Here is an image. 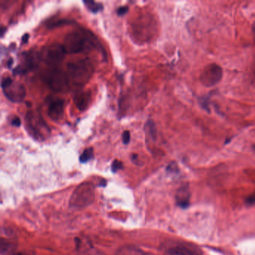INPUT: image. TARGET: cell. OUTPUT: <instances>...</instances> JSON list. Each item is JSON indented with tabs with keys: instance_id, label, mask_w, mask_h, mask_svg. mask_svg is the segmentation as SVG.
Here are the masks:
<instances>
[{
	"instance_id": "obj_1",
	"label": "cell",
	"mask_w": 255,
	"mask_h": 255,
	"mask_svg": "<svg viewBox=\"0 0 255 255\" xmlns=\"http://www.w3.org/2000/svg\"><path fill=\"white\" fill-rule=\"evenodd\" d=\"M68 76L77 85L87 83L94 72L93 65L89 59H80L68 64Z\"/></svg>"
},
{
	"instance_id": "obj_2",
	"label": "cell",
	"mask_w": 255,
	"mask_h": 255,
	"mask_svg": "<svg viewBox=\"0 0 255 255\" xmlns=\"http://www.w3.org/2000/svg\"><path fill=\"white\" fill-rule=\"evenodd\" d=\"M88 44L94 45L90 37L78 31H73L65 36L63 45L66 53H79L86 49Z\"/></svg>"
},
{
	"instance_id": "obj_3",
	"label": "cell",
	"mask_w": 255,
	"mask_h": 255,
	"mask_svg": "<svg viewBox=\"0 0 255 255\" xmlns=\"http://www.w3.org/2000/svg\"><path fill=\"white\" fill-rule=\"evenodd\" d=\"M44 80L50 89L55 92H66L69 88V77L66 73L58 68H52L44 73Z\"/></svg>"
},
{
	"instance_id": "obj_4",
	"label": "cell",
	"mask_w": 255,
	"mask_h": 255,
	"mask_svg": "<svg viewBox=\"0 0 255 255\" xmlns=\"http://www.w3.org/2000/svg\"><path fill=\"white\" fill-rule=\"evenodd\" d=\"M95 188L90 183H83L74 191L71 199V206L77 208L86 207L93 201Z\"/></svg>"
},
{
	"instance_id": "obj_5",
	"label": "cell",
	"mask_w": 255,
	"mask_h": 255,
	"mask_svg": "<svg viewBox=\"0 0 255 255\" xmlns=\"http://www.w3.org/2000/svg\"><path fill=\"white\" fill-rule=\"evenodd\" d=\"M65 54L66 52L62 44L53 43L43 48L40 57L50 66L56 67L63 61Z\"/></svg>"
},
{
	"instance_id": "obj_6",
	"label": "cell",
	"mask_w": 255,
	"mask_h": 255,
	"mask_svg": "<svg viewBox=\"0 0 255 255\" xmlns=\"http://www.w3.org/2000/svg\"><path fill=\"white\" fill-rule=\"evenodd\" d=\"M223 78V70L217 64H210L203 70L200 76L201 84L210 88L216 86Z\"/></svg>"
},
{
	"instance_id": "obj_7",
	"label": "cell",
	"mask_w": 255,
	"mask_h": 255,
	"mask_svg": "<svg viewBox=\"0 0 255 255\" xmlns=\"http://www.w3.org/2000/svg\"><path fill=\"white\" fill-rule=\"evenodd\" d=\"M26 122L29 130L37 138H42L46 134L50 133V129L44 119L41 118V115L35 114L32 112L29 113L26 116Z\"/></svg>"
},
{
	"instance_id": "obj_8",
	"label": "cell",
	"mask_w": 255,
	"mask_h": 255,
	"mask_svg": "<svg viewBox=\"0 0 255 255\" xmlns=\"http://www.w3.org/2000/svg\"><path fill=\"white\" fill-rule=\"evenodd\" d=\"M3 93L5 97L11 102L20 103L24 100L26 97V89L24 86L21 83H14L7 88L3 89Z\"/></svg>"
},
{
	"instance_id": "obj_9",
	"label": "cell",
	"mask_w": 255,
	"mask_h": 255,
	"mask_svg": "<svg viewBox=\"0 0 255 255\" xmlns=\"http://www.w3.org/2000/svg\"><path fill=\"white\" fill-rule=\"evenodd\" d=\"M64 110H65V101L63 100H53L49 104V117L54 122H59L63 117Z\"/></svg>"
},
{
	"instance_id": "obj_10",
	"label": "cell",
	"mask_w": 255,
	"mask_h": 255,
	"mask_svg": "<svg viewBox=\"0 0 255 255\" xmlns=\"http://www.w3.org/2000/svg\"><path fill=\"white\" fill-rule=\"evenodd\" d=\"M117 255H153L145 251L132 246H126L121 248Z\"/></svg>"
},
{
	"instance_id": "obj_11",
	"label": "cell",
	"mask_w": 255,
	"mask_h": 255,
	"mask_svg": "<svg viewBox=\"0 0 255 255\" xmlns=\"http://www.w3.org/2000/svg\"><path fill=\"white\" fill-rule=\"evenodd\" d=\"M74 102L79 110H86L89 104V94L86 92H80V93L77 94L74 96Z\"/></svg>"
},
{
	"instance_id": "obj_12",
	"label": "cell",
	"mask_w": 255,
	"mask_h": 255,
	"mask_svg": "<svg viewBox=\"0 0 255 255\" xmlns=\"http://www.w3.org/2000/svg\"><path fill=\"white\" fill-rule=\"evenodd\" d=\"M164 255H200L196 252L186 248L177 247L169 249Z\"/></svg>"
},
{
	"instance_id": "obj_13",
	"label": "cell",
	"mask_w": 255,
	"mask_h": 255,
	"mask_svg": "<svg viewBox=\"0 0 255 255\" xmlns=\"http://www.w3.org/2000/svg\"><path fill=\"white\" fill-rule=\"evenodd\" d=\"M84 3L86 6L87 7L88 9L93 13H98V11H102L104 9L103 4L98 3V2L92 1V0H89V1L86 0V1H84Z\"/></svg>"
},
{
	"instance_id": "obj_14",
	"label": "cell",
	"mask_w": 255,
	"mask_h": 255,
	"mask_svg": "<svg viewBox=\"0 0 255 255\" xmlns=\"http://www.w3.org/2000/svg\"><path fill=\"white\" fill-rule=\"evenodd\" d=\"M146 126L148 128L149 134H150V137H151L152 139L155 141L156 139V129L154 122L152 120H148Z\"/></svg>"
},
{
	"instance_id": "obj_15",
	"label": "cell",
	"mask_w": 255,
	"mask_h": 255,
	"mask_svg": "<svg viewBox=\"0 0 255 255\" xmlns=\"http://www.w3.org/2000/svg\"><path fill=\"white\" fill-rule=\"evenodd\" d=\"M92 156H93V149H92V147H91V148L86 149V150L83 151V153H82L81 156H80V162H88L89 159H92Z\"/></svg>"
},
{
	"instance_id": "obj_16",
	"label": "cell",
	"mask_w": 255,
	"mask_h": 255,
	"mask_svg": "<svg viewBox=\"0 0 255 255\" xmlns=\"http://www.w3.org/2000/svg\"><path fill=\"white\" fill-rule=\"evenodd\" d=\"M188 192H186L184 189L180 191L177 195V201H178L179 204L181 206L186 205V204L188 203Z\"/></svg>"
},
{
	"instance_id": "obj_17",
	"label": "cell",
	"mask_w": 255,
	"mask_h": 255,
	"mask_svg": "<svg viewBox=\"0 0 255 255\" xmlns=\"http://www.w3.org/2000/svg\"><path fill=\"white\" fill-rule=\"evenodd\" d=\"M12 83V80H11L10 77H5V78L2 79L1 86H2V89H7V88L9 87Z\"/></svg>"
},
{
	"instance_id": "obj_18",
	"label": "cell",
	"mask_w": 255,
	"mask_h": 255,
	"mask_svg": "<svg viewBox=\"0 0 255 255\" xmlns=\"http://www.w3.org/2000/svg\"><path fill=\"white\" fill-rule=\"evenodd\" d=\"M122 141H123L124 144H128V143L130 141V132L129 130L124 131L123 134H122Z\"/></svg>"
},
{
	"instance_id": "obj_19",
	"label": "cell",
	"mask_w": 255,
	"mask_h": 255,
	"mask_svg": "<svg viewBox=\"0 0 255 255\" xmlns=\"http://www.w3.org/2000/svg\"><path fill=\"white\" fill-rule=\"evenodd\" d=\"M128 10H129V8H128V6H127V5H124V6L119 7V8L117 9L118 15H125V14L128 13Z\"/></svg>"
},
{
	"instance_id": "obj_20",
	"label": "cell",
	"mask_w": 255,
	"mask_h": 255,
	"mask_svg": "<svg viewBox=\"0 0 255 255\" xmlns=\"http://www.w3.org/2000/svg\"><path fill=\"white\" fill-rule=\"evenodd\" d=\"M122 167V163L119 161L115 160L114 162H113V165H112V168H113V171H116L117 170L120 169Z\"/></svg>"
},
{
	"instance_id": "obj_21",
	"label": "cell",
	"mask_w": 255,
	"mask_h": 255,
	"mask_svg": "<svg viewBox=\"0 0 255 255\" xmlns=\"http://www.w3.org/2000/svg\"><path fill=\"white\" fill-rule=\"evenodd\" d=\"M11 124H12V125H14V127H20V125H21V122H20L19 118H14L12 122H11Z\"/></svg>"
},
{
	"instance_id": "obj_22",
	"label": "cell",
	"mask_w": 255,
	"mask_h": 255,
	"mask_svg": "<svg viewBox=\"0 0 255 255\" xmlns=\"http://www.w3.org/2000/svg\"><path fill=\"white\" fill-rule=\"evenodd\" d=\"M28 40H29V35L28 34H26V35H23V38H22V42L27 43Z\"/></svg>"
},
{
	"instance_id": "obj_23",
	"label": "cell",
	"mask_w": 255,
	"mask_h": 255,
	"mask_svg": "<svg viewBox=\"0 0 255 255\" xmlns=\"http://www.w3.org/2000/svg\"><path fill=\"white\" fill-rule=\"evenodd\" d=\"M10 255H28L25 253H22V252H15V253L11 254Z\"/></svg>"
},
{
	"instance_id": "obj_24",
	"label": "cell",
	"mask_w": 255,
	"mask_h": 255,
	"mask_svg": "<svg viewBox=\"0 0 255 255\" xmlns=\"http://www.w3.org/2000/svg\"><path fill=\"white\" fill-rule=\"evenodd\" d=\"M252 32H253L254 35H255V23H253V25H252Z\"/></svg>"
},
{
	"instance_id": "obj_25",
	"label": "cell",
	"mask_w": 255,
	"mask_h": 255,
	"mask_svg": "<svg viewBox=\"0 0 255 255\" xmlns=\"http://www.w3.org/2000/svg\"><path fill=\"white\" fill-rule=\"evenodd\" d=\"M5 29H2V33H1V36H3L4 32H5Z\"/></svg>"
}]
</instances>
